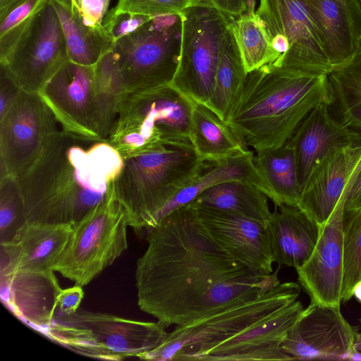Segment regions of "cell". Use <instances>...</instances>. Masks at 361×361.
Returning <instances> with one entry per match:
<instances>
[{
    "instance_id": "obj_1",
    "label": "cell",
    "mask_w": 361,
    "mask_h": 361,
    "mask_svg": "<svg viewBox=\"0 0 361 361\" xmlns=\"http://www.w3.org/2000/svg\"><path fill=\"white\" fill-rule=\"evenodd\" d=\"M147 231L135 269L137 305L166 328L181 326L255 299L280 283L236 259L211 236L194 202Z\"/></svg>"
},
{
    "instance_id": "obj_2",
    "label": "cell",
    "mask_w": 361,
    "mask_h": 361,
    "mask_svg": "<svg viewBox=\"0 0 361 361\" xmlns=\"http://www.w3.org/2000/svg\"><path fill=\"white\" fill-rule=\"evenodd\" d=\"M124 163L107 140L62 129L50 135L35 161L17 176L26 221L71 224L113 195Z\"/></svg>"
},
{
    "instance_id": "obj_3",
    "label": "cell",
    "mask_w": 361,
    "mask_h": 361,
    "mask_svg": "<svg viewBox=\"0 0 361 361\" xmlns=\"http://www.w3.org/2000/svg\"><path fill=\"white\" fill-rule=\"evenodd\" d=\"M321 104H331L327 75L272 61L247 73L226 122L257 153L284 145L305 117Z\"/></svg>"
},
{
    "instance_id": "obj_4",
    "label": "cell",
    "mask_w": 361,
    "mask_h": 361,
    "mask_svg": "<svg viewBox=\"0 0 361 361\" xmlns=\"http://www.w3.org/2000/svg\"><path fill=\"white\" fill-rule=\"evenodd\" d=\"M114 183L115 199L123 208L128 226L148 231L159 210L204 169L192 145H172L123 158Z\"/></svg>"
},
{
    "instance_id": "obj_5",
    "label": "cell",
    "mask_w": 361,
    "mask_h": 361,
    "mask_svg": "<svg viewBox=\"0 0 361 361\" xmlns=\"http://www.w3.org/2000/svg\"><path fill=\"white\" fill-rule=\"evenodd\" d=\"M192 101L172 85L126 92L108 142L123 158L172 145H192Z\"/></svg>"
},
{
    "instance_id": "obj_6",
    "label": "cell",
    "mask_w": 361,
    "mask_h": 361,
    "mask_svg": "<svg viewBox=\"0 0 361 361\" xmlns=\"http://www.w3.org/2000/svg\"><path fill=\"white\" fill-rule=\"evenodd\" d=\"M298 283H280L259 297L193 321L176 326L154 349L137 358L145 360H199L208 350L271 317L295 301Z\"/></svg>"
},
{
    "instance_id": "obj_7",
    "label": "cell",
    "mask_w": 361,
    "mask_h": 361,
    "mask_svg": "<svg viewBox=\"0 0 361 361\" xmlns=\"http://www.w3.org/2000/svg\"><path fill=\"white\" fill-rule=\"evenodd\" d=\"M159 323L78 310L61 314L45 327L51 340L94 358L121 360L138 357L158 346L168 332Z\"/></svg>"
},
{
    "instance_id": "obj_8",
    "label": "cell",
    "mask_w": 361,
    "mask_h": 361,
    "mask_svg": "<svg viewBox=\"0 0 361 361\" xmlns=\"http://www.w3.org/2000/svg\"><path fill=\"white\" fill-rule=\"evenodd\" d=\"M181 35L180 14L159 15L112 44L124 92L171 85L179 63Z\"/></svg>"
},
{
    "instance_id": "obj_9",
    "label": "cell",
    "mask_w": 361,
    "mask_h": 361,
    "mask_svg": "<svg viewBox=\"0 0 361 361\" xmlns=\"http://www.w3.org/2000/svg\"><path fill=\"white\" fill-rule=\"evenodd\" d=\"M126 214L114 196L73 225L68 245L54 271L84 286L127 249Z\"/></svg>"
},
{
    "instance_id": "obj_10",
    "label": "cell",
    "mask_w": 361,
    "mask_h": 361,
    "mask_svg": "<svg viewBox=\"0 0 361 361\" xmlns=\"http://www.w3.org/2000/svg\"><path fill=\"white\" fill-rule=\"evenodd\" d=\"M180 16V55L171 85L189 99L208 105L231 18L216 9L195 5Z\"/></svg>"
},
{
    "instance_id": "obj_11",
    "label": "cell",
    "mask_w": 361,
    "mask_h": 361,
    "mask_svg": "<svg viewBox=\"0 0 361 361\" xmlns=\"http://www.w3.org/2000/svg\"><path fill=\"white\" fill-rule=\"evenodd\" d=\"M255 13L278 55L274 62L313 74L331 71L305 0H256Z\"/></svg>"
},
{
    "instance_id": "obj_12",
    "label": "cell",
    "mask_w": 361,
    "mask_h": 361,
    "mask_svg": "<svg viewBox=\"0 0 361 361\" xmlns=\"http://www.w3.org/2000/svg\"><path fill=\"white\" fill-rule=\"evenodd\" d=\"M53 112L38 92L20 90L0 118V177L18 176L37 158L48 137L59 130Z\"/></svg>"
},
{
    "instance_id": "obj_13",
    "label": "cell",
    "mask_w": 361,
    "mask_h": 361,
    "mask_svg": "<svg viewBox=\"0 0 361 361\" xmlns=\"http://www.w3.org/2000/svg\"><path fill=\"white\" fill-rule=\"evenodd\" d=\"M68 61L58 16L47 0L29 34L1 68L20 90L38 92Z\"/></svg>"
},
{
    "instance_id": "obj_14",
    "label": "cell",
    "mask_w": 361,
    "mask_h": 361,
    "mask_svg": "<svg viewBox=\"0 0 361 361\" xmlns=\"http://www.w3.org/2000/svg\"><path fill=\"white\" fill-rule=\"evenodd\" d=\"M357 329L344 318L340 305L310 303L281 343L294 360H347L354 349Z\"/></svg>"
},
{
    "instance_id": "obj_15",
    "label": "cell",
    "mask_w": 361,
    "mask_h": 361,
    "mask_svg": "<svg viewBox=\"0 0 361 361\" xmlns=\"http://www.w3.org/2000/svg\"><path fill=\"white\" fill-rule=\"evenodd\" d=\"M63 130L102 139L94 66L68 61L38 92Z\"/></svg>"
},
{
    "instance_id": "obj_16",
    "label": "cell",
    "mask_w": 361,
    "mask_h": 361,
    "mask_svg": "<svg viewBox=\"0 0 361 361\" xmlns=\"http://www.w3.org/2000/svg\"><path fill=\"white\" fill-rule=\"evenodd\" d=\"M353 178L331 216L320 226L319 238L312 255L302 266L295 269L298 280L310 298L311 303L340 305L341 302L343 219L345 195Z\"/></svg>"
},
{
    "instance_id": "obj_17",
    "label": "cell",
    "mask_w": 361,
    "mask_h": 361,
    "mask_svg": "<svg viewBox=\"0 0 361 361\" xmlns=\"http://www.w3.org/2000/svg\"><path fill=\"white\" fill-rule=\"evenodd\" d=\"M360 164L361 142L326 153L310 172L298 207L319 226L324 225Z\"/></svg>"
},
{
    "instance_id": "obj_18",
    "label": "cell",
    "mask_w": 361,
    "mask_h": 361,
    "mask_svg": "<svg viewBox=\"0 0 361 361\" xmlns=\"http://www.w3.org/2000/svg\"><path fill=\"white\" fill-rule=\"evenodd\" d=\"M296 300L271 317L219 344L199 360H294L281 348L288 331L304 310Z\"/></svg>"
},
{
    "instance_id": "obj_19",
    "label": "cell",
    "mask_w": 361,
    "mask_h": 361,
    "mask_svg": "<svg viewBox=\"0 0 361 361\" xmlns=\"http://www.w3.org/2000/svg\"><path fill=\"white\" fill-rule=\"evenodd\" d=\"M194 204L202 223L225 251L263 274L273 273L274 262L266 226L242 216Z\"/></svg>"
},
{
    "instance_id": "obj_20",
    "label": "cell",
    "mask_w": 361,
    "mask_h": 361,
    "mask_svg": "<svg viewBox=\"0 0 361 361\" xmlns=\"http://www.w3.org/2000/svg\"><path fill=\"white\" fill-rule=\"evenodd\" d=\"M72 231L71 224L25 222L12 240L0 243V274L54 271Z\"/></svg>"
},
{
    "instance_id": "obj_21",
    "label": "cell",
    "mask_w": 361,
    "mask_h": 361,
    "mask_svg": "<svg viewBox=\"0 0 361 361\" xmlns=\"http://www.w3.org/2000/svg\"><path fill=\"white\" fill-rule=\"evenodd\" d=\"M330 105L314 107L286 142L294 150L302 190L314 166L323 156L332 149L361 142V133L340 121Z\"/></svg>"
},
{
    "instance_id": "obj_22",
    "label": "cell",
    "mask_w": 361,
    "mask_h": 361,
    "mask_svg": "<svg viewBox=\"0 0 361 361\" xmlns=\"http://www.w3.org/2000/svg\"><path fill=\"white\" fill-rule=\"evenodd\" d=\"M321 47L333 67L361 46L360 0H305Z\"/></svg>"
},
{
    "instance_id": "obj_23",
    "label": "cell",
    "mask_w": 361,
    "mask_h": 361,
    "mask_svg": "<svg viewBox=\"0 0 361 361\" xmlns=\"http://www.w3.org/2000/svg\"><path fill=\"white\" fill-rule=\"evenodd\" d=\"M54 271L0 274L2 302L25 322L44 329L54 319L61 290Z\"/></svg>"
},
{
    "instance_id": "obj_24",
    "label": "cell",
    "mask_w": 361,
    "mask_h": 361,
    "mask_svg": "<svg viewBox=\"0 0 361 361\" xmlns=\"http://www.w3.org/2000/svg\"><path fill=\"white\" fill-rule=\"evenodd\" d=\"M320 226L297 206L282 205L267 226L274 262L295 269L312 255Z\"/></svg>"
},
{
    "instance_id": "obj_25",
    "label": "cell",
    "mask_w": 361,
    "mask_h": 361,
    "mask_svg": "<svg viewBox=\"0 0 361 361\" xmlns=\"http://www.w3.org/2000/svg\"><path fill=\"white\" fill-rule=\"evenodd\" d=\"M190 139L199 158L219 163L250 150L235 130L206 104L192 101Z\"/></svg>"
},
{
    "instance_id": "obj_26",
    "label": "cell",
    "mask_w": 361,
    "mask_h": 361,
    "mask_svg": "<svg viewBox=\"0 0 361 361\" xmlns=\"http://www.w3.org/2000/svg\"><path fill=\"white\" fill-rule=\"evenodd\" d=\"M254 154L253 151L250 150L246 154L219 163L207 162L200 173L190 183L179 190L159 210L154 218L153 226L171 212L192 202L204 190L226 181L240 180L249 183L270 199L269 188L254 164Z\"/></svg>"
},
{
    "instance_id": "obj_27",
    "label": "cell",
    "mask_w": 361,
    "mask_h": 361,
    "mask_svg": "<svg viewBox=\"0 0 361 361\" xmlns=\"http://www.w3.org/2000/svg\"><path fill=\"white\" fill-rule=\"evenodd\" d=\"M193 202L244 216L266 227L271 216L268 197L257 187L245 181L231 180L209 187Z\"/></svg>"
},
{
    "instance_id": "obj_28",
    "label": "cell",
    "mask_w": 361,
    "mask_h": 361,
    "mask_svg": "<svg viewBox=\"0 0 361 361\" xmlns=\"http://www.w3.org/2000/svg\"><path fill=\"white\" fill-rule=\"evenodd\" d=\"M253 161L269 188L270 200L275 205L298 207L302 189L293 149L286 143L274 149L257 152Z\"/></svg>"
},
{
    "instance_id": "obj_29",
    "label": "cell",
    "mask_w": 361,
    "mask_h": 361,
    "mask_svg": "<svg viewBox=\"0 0 361 361\" xmlns=\"http://www.w3.org/2000/svg\"><path fill=\"white\" fill-rule=\"evenodd\" d=\"M58 16L69 60L78 64L94 66L111 45L91 30L84 23L75 0H50Z\"/></svg>"
},
{
    "instance_id": "obj_30",
    "label": "cell",
    "mask_w": 361,
    "mask_h": 361,
    "mask_svg": "<svg viewBox=\"0 0 361 361\" xmlns=\"http://www.w3.org/2000/svg\"><path fill=\"white\" fill-rule=\"evenodd\" d=\"M327 76L333 114L361 133V46L349 60L333 67Z\"/></svg>"
},
{
    "instance_id": "obj_31",
    "label": "cell",
    "mask_w": 361,
    "mask_h": 361,
    "mask_svg": "<svg viewBox=\"0 0 361 361\" xmlns=\"http://www.w3.org/2000/svg\"><path fill=\"white\" fill-rule=\"evenodd\" d=\"M246 76L230 24L215 75L212 95L207 105L225 121L243 90Z\"/></svg>"
},
{
    "instance_id": "obj_32",
    "label": "cell",
    "mask_w": 361,
    "mask_h": 361,
    "mask_svg": "<svg viewBox=\"0 0 361 361\" xmlns=\"http://www.w3.org/2000/svg\"><path fill=\"white\" fill-rule=\"evenodd\" d=\"M101 138L107 140L124 93L113 44L94 66Z\"/></svg>"
},
{
    "instance_id": "obj_33",
    "label": "cell",
    "mask_w": 361,
    "mask_h": 361,
    "mask_svg": "<svg viewBox=\"0 0 361 361\" xmlns=\"http://www.w3.org/2000/svg\"><path fill=\"white\" fill-rule=\"evenodd\" d=\"M231 28L247 73L278 59L268 32L255 10L231 18Z\"/></svg>"
},
{
    "instance_id": "obj_34",
    "label": "cell",
    "mask_w": 361,
    "mask_h": 361,
    "mask_svg": "<svg viewBox=\"0 0 361 361\" xmlns=\"http://www.w3.org/2000/svg\"><path fill=\"white\" fill-rule=\"evenodd\" d=\"M47 0H23L0 16V63L4 64L34 26Z\"/></svg>"
},
{
    "instance_id": "obj_35",
    "label": "cell",
    "mask_w": 361,
    "mask_h": 361,
    "mask_svg": "<svg viewBox=\"0 0 361 361\" xmlns=\"http://www.w3.org/2000/svg\"><path fill=\"white\" fill-rule=\"evenodd\" d=\"M343 248L341 301L346 302L361 281V209L343 213Z\"/></svg>"
},
{
    "instance_id": "obj_36",
    "label": "cell",
    "mask_w": 361,
    "mask_h": 361,
    "mask_svg": "<svg viewBox=\"0 0 361 361\" xmlns=\"http://www.w3.org/2000/svg\"><path fill=\"white\" fill-rule=\"evenodd\" d=\"M25 222L24 202L17 176L0 177V243L12 240Z\"/></svg>"
},
{
    "instance_id": "obj_37",
    "label": "cell",
    "mask_w": 361,
    "mask_h": 361,
    "mask_svg": "<svg viewBox=\"0 0 361 361\" xmlns=\"http://www.w3.org/2000/svg\"><path fill=\"white\" fill-rule=\"evenodd\" d=\"M190 6L188 0H118L111 10L115 13H133L145 16L180 14Z\"/></svg>"
},
{
    "instance_id": "obj_38",
    "label": "cell",
    "mask_w": 361,
    "mask_h": 361,
    "mask_svg": "<svg viewBox=\"0 0 361 361\" xmlns=\"http://www.w3.org/2000/svg\"><path fill=\"white\" fill-rule=\"evenodd\" d=\"M152 16L133 13H115L109 11L103 25L111 37L112 44L128 36L147 23Z\"/></svg>"
},
{
    "instance_id": "obj_39",
    "label": "cell",
    "mask_w": 361,
    "mask_h": 361,
    "mask_svg": "<svg viewBox=\"0 0 361 361\" xmlns=\"http://www.w3.org/2000/svg\"><path fill=\"white\" fill-rule=\"evenodd\" d=\"M75 2L85 25L96 34L111 41L103 25L110 0H75Z\"/></svg>"
},
{
    "instance_id": "obj_40",
    "label": "cell",
    "mask_w": 361,
    "mask_h": 361,
    "mask_svg": "<svg viewBox=\"0 0 361 361\" xmlns=\"http://www.w3.org/2000/svg\"><path fill=\"white\" fill-rule=\"evenodd\" d=\"M191 5L216 9L233 18L249 11L255 10L256 0H188Z\"/></svg>"
},
{
    "instance_id": "obj_41",
    "label": "cell",
    "mask_w": 361,
    "mask_h": 361,
    "mask_svg": "<svg viewBox=\"0 0 361 361\" xmlns=\"http://www.w3.org/2000/svg\"><path fill=\"white\" fill-rule=\"evenodd\" d=\"M83 297L84 291L80 286L75 285L61 289L58 297V307L61 314H70L77 312Z\"/></svg>"
},
{
    "instance_id": "obj_42",
    "label": "cell",
    "mask_w": 361,
    "mask_h": 361,
    "mask_svg": "<svg viewBox=\"0 0 361 361\" xmlns=\"http://www.w3.org/2000/svg\"><path fill=\"white\" fill-rule=\"evenodd\" d=\"M20 87L1 68L0 77V118L3 116L16 99Z\"/></svg>"
},
{
    "instance_id": "obj_43",
    "label": "cell",
    "mask_w": 361,
    "mask_h": 361,
    "mask_svg": "<svg viewBox=\"0 0 361 361\" xmlns=\"http://www.w3.org/2000/svg\"><path fill=\"white\" fill-rule=\"evenodd\" d=\"M361 209V165L355 173L346 192L344 212Z\"/></svg>"
},
{
    "instance_id": "obj_44",
    "label": "cell",
    "mask_w": 361,
    "mask_h": 361,
    "mask_svg": "<svg viewBox=\"0 0 361 361\" xmlns=\"http://www.w3.org/2000/svg\"><path fill=\"white\" fill-rule=\"evenodd\" d=\"M353 296L361 302V281L355 285L353 289Z\"/></svg>"
},
{
    "instance_id": "obj_45",
    "label": "cell",
    "mask_w": 361,
    "mask_h": 361,
    "mask_svg": "<svg viewBox=\"0 0 361 361\" xmlns=\"http://www.w3.org/2000/svg\"><path fill=\"white\" fill-rule=\"evenodd\" d=\"M348 360H360L361 361V353L356 350L355 348L352 350V352L350 353L348 359Z\"/></svg>"
},
{
    "instance_id": "obj_46",
    "label": "cell",
    "mask_w": 361,
    "mask_h": 361,
    "mask_svg": "<svg viewBox=\"0 0 361 361\" xmlns=\"http://www.w3.org/2000/svg\"><path fill=\"white\" fill-rule=\"evenodd\" d=\"M354 348L361 353V332L357 333Z\"/></svg>"
},
{
    "instance_id": "obj_47",
    "label": "cell",
    "mask_w": 361,
    "mask_h": 361,
    "mask_svg": "<svg viewBox=\"0 0 361 361\" xmlns=\"http://www.w3.org/2000/svg\"><path fill=\"white\" fill-rule=\"evenodd\" d=\"M360 326H361V319H360Z\"/></svg>"
},
{
    "instance_id": "obj_48",
    "label": "cell",
    "mask_w": 361,
    "mask_h": 361,
    "mask_svg": "<svg viewBox=\"0 0 361 361\" xmlns=\"http://www.w3.org/2000/svg\"><path fill=\"white\" fill-rule=\"evenodd\" d=\"M361 1V0H360Z\"/></svg>"
}]
</instances>
